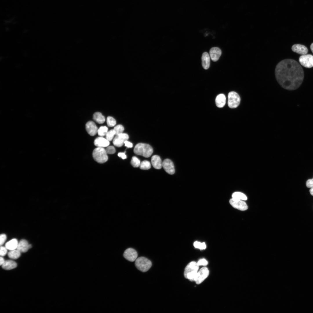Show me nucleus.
I'll return each mask as SVG.
<instances>
[{
    "instance_id": "1",
    "label": "nucleus",
    "mask_w": 313,
    "mask_h": 313,
    "mask_svg": "<svg viewBox=\"0 0 313 313\" xmlns=\"http://www.w3.org/2000/svg\"><path fill=\"white\" fill-rule=\"evenodd\" d=\"M276 79L283 88L294 90L301 85L304 77V71L300 64L292 59L281 60L276 65L275 69Z\"/></svg>"
},
{
    "instance_id": "2",
    "label": "nucleus",
    "mask_w": 313,
    "mask_h": 313,
    "mask_svg": "<svg viewBox=\"0 0 313 313\" xmlns=\"http://www.w3.org/2000/svg\"><path fill=\"white\" fill-rule=\"evenodd\" d=\"M134 152L137 155L148 158L152 155L153 150L152 147L149 145L140 143L135 145L134 149Z\"/></svg>"
},
{
    "instance_id": "3",
    "label": "nucleus",
    "mask_w": 313,
    "mask_h": 313,
    "mask_svg": "<svg viewBox=\"0 0 313 313\" xmlns=\"http://www.w3.org/2000/svg\"><path fill=\"white\" fill-rule=\"evenodd\" d=\"M199 268V265L194 261L190 263L186 267L184 272L185 277L190 281H194Z\"/></svg>"
},
{
    "instance_id": "4",
    "label": "nucleus",
    "mask_w": 313,
    "mask_h": 313,
    "mask_svg": "<svg viewBox=\"0 0 313 313\" xmlns=\"http://www.w3.org/2000/svg\"><path fill=\"white\" fill-rule=\"evenodd\" d=\"M135 264L138 270L142 272H145L151 268L152 263L147 258L141 256L137 258L135 261Z\"/></svg>"
},
{
    "instance_id": "5",
    "label": "nucleus",
    "mask_w": 313,
    "mask_h": 313,
    "mask_svg": "<svg viewBox=\"0 0 313 313\" xmlns=\"http://www.w3.org/2000/svg\"><path fill=\"white\" fill-rule=\"evenodd\" d=\"M106 150L103 148L98 147L94 149L92 155L94 160L97 162L103 163L106 162L108 157Z\"/></svg>"
},
{
    "instance_id": "6",
    "label": "nucleus",
    "mask_w": 313,
    "mask_h": 313,
    "mask_svg": "<svg viewBox=\"0 0 313 313\" xmlns=\"http://www.w3.org/2000/svg\"><path fill=\"white\" fill-rule=\"evenodd\" d=\"M228 105L231 108H235L239 105L240 97L239 94L234 91L229 92L228 95Z\"/></svg>"
},
{
    "instance_id": "7",
    "label": "nucleus",
    "mask_w": 313,
    "mask_h": 313,
    "mask_svg": "<svg viewBox=\"0 0 313 313\" xmlns=\"http://www.w3.org/2000/svg\"><path fill=\"white\" fill-rule=\"evenodd\" d=\"M299 61L301 64L305 68L313 67V56L311 54L302 55L299 58Z\"/></svg>"
},
{
    "instance_id": "8",
    "label": "nucleus",
    "mask_w": 313,
    "mask_h": 313,
    "mask_svg": "<svg viewBox=\"0 0 313 313\" xmlns=\"http://www.w3.org/2000/svg\"><path fill=\"white\" fill-rule=\"evenodd\" d=\"M209 274V271L208 268L205 267H203L197 272L194 279V281L196 284H199L207 278Z\"/></svg>"
},
{
    "instance_id": "9",
    "label": "nucleus",
    "mask_w": 313,
    "mask_h": 313,
    "mask_svg": "<svg viewBox=\"0 0 313 313\" xmlns=\"http://www.w3.org/2000/svg\"><path fill=\"white\" fill-rule=\"evenodd\" d=\"M230 203L234 208L240 210H245L248 208L246 203L242 200L232 198L230 200Z\"/></svg>"
},
{
    "instance_id": "10",
    "label": "nucleus",
    "mask_w": 313,
    "mask_h": 313,
    "mask_svg": "<svg viewBox=\"0 0 313 313\" xmlns=\"http://www.w3.org/2000/svg\"><path fill=\"white\" fill-rule=\"evenodd\" d=\"M128 135L127 134L123 133L119 134L116 135L114 139L113 144L117 147H121L124 144L125 141L128 140Z\"/></svg>"
},
{
    "instance_id": "11",
    "label": "nucleus",
    "mask_w": 313,
    "mask_h": 313,
    "mask_svg": "<svg viewBox=\"0 0 313 313\" xmlns=\"http://www.w3.org/2000/svg\"><path fill=\"white\" fill-rule=\"evenodd\" d=\"M123 256L124 258L130 262H133L136 260L138 256L137 251L134 249L129 248L126 249L124 252Z\"/></svg>"
},
{
    "instance_id": "12",
    "label": "nucleus",
    "mask_w": 313,
    "mask_h": 313,
    "mask_svg": "<svg viewBox=\"0 0 313 313\" xmlns=\"http://www.w3.org/2000/svg\"><path fill=\"white\" fill-rule=\"evenodd\" d=\"M162 166L164 170L170 174H174L175 172L173 162L169 159H165L162 162Z\"/></svg>"
},
{
    "instance_id": "13",
    "label": "nucleus",
    "mask_w": 313,
    "mask_h": 313,
    "mask_svg": "<svg viewBox=\"0 0 313 313\" xmlns=\"http://www.w3.org/2000/svg\"><path fill=\"white\" fill-rule=\"evenodd\" d=\"M85 128L88 133L91 136L95 135L97 133V127L95 123L92 121H88L86 123Z\"/></svg>"
},
{
    "instance_id": "14",
    "label": "nucleus",
    "mask_w": 313,
    "mask_h": 313,
    "mask_svg": "<svg viewBox=\"0 0 313 313\" xmlns=\"http://www.w3.org/2000/svg\"><path fill=\"white\" fill-rule=\"evenodd\" d=\"M292 50L294 52L302 55L306 54L308 52V49L305 46L300 44L293 45Z\"/></svg>"
},
{
    "instance_id": "15",
    "label": "nucleus",
    "mask_w": 313,
    "mask_h": 313,
    "mask_svg": "<svg viewBox=\"0 0 313 313\" xmlns=\"http://www.w3.org/2000/svg\"><path fill=\"white\" fill-rule=\"evenodd\" d=\"M221 54V50L218 47H213L210 50V57L214 61H216L218 60Z\"/></svg>"
},
{
    "instance_id": "16",
    "label": "nucleus",
    "mask_w": 313,
    "mask_h": 313,
    "mask_svg": "<svg viewBox=\"0 0 313 313\" xmlns=\"http://www.w3.org/2000/svg\"><path fill=\"white\" fill-rule=\"evenodd\" d=\"M31 247V245L29 244L27 240L23 239L21 240L18 243L17 249L21 252H27Z\"/></svg>"
},
{
    "instance_id": "17",
    "label": "nucleus",
    "mask_w": 313,
    "mask_h": 313,
    "mask_svg": "<svg viewBox=\"0 0 313 313\" xmlns=\"http://www.w3.org/2000/svg\"><path fill=\"white\" fill-rule=\"evenodd\" d=\"M94 144L98 147L104 148L108 146L109 145L110 143L109 141L106 139L101 137L95 139Z\"/></svg>"
},
{
    "instance_id": "18",
    "label": "nucleus",
    "mask_w": 313,
    "mask_h": 313,
    "mask_svg": "<svg viewBox=\"0 0 313 313\" xmlns=\"http://www.w3.org/2000/svg\"><path fill=\"white\" fill-rule=\"evenodd\" d=\"M201 60L203 68L205 70L208 69L210 64V57L208 53L206 52L203 53L202 56Z\"/></svg>"
},
{
    "instance_id": "19",
    "label": "nucleus",
    "mask_w": 313,
    "mask_h": 313,
    "mask_svg": "<svg viewBox=\"0 0 313 313\" xmlns=\"http://www.w3.org/2000/svg\"><path fill=\"white\" fill-rule=\"evenodd\" d=\"M151 161L152 165L155 168L157 169L161 168L162 166V163L161 158L159 156H153L151 158Z\"/></svg>"
},
{
    "instance_id": "20",
    "label": "nucleus",
    "mask_w": 313,
    "mask_h": 313,
    "mask_svg": "<svg viewBox=\"0 0 313 313\" xmlns=\"http://www.w3.org/2000/svg\"><path fill=\"white\" fill-rule=\"evenodd\" d=\"M226 101V99L224 94H221L218 95L215 99L216 105L219 108L223 107L225 105Z\"/></svg>"
},
{
    "instance_id": "21",
    "label": "nucleus",
    "mask_w": 313,
    "mask_h": 313,
    "mask_svg": "<svg viewBox=\"0 0 313 313\" xmlns=\"http://www.w3.org/2000/svg\"><path fill=\"white\" fill-rule=\"evenodd\" d=\"M2 266L3 269L9 270L16 268L17 266V264L13 260H8L5 261Z\"/></svg>"
},
{
    "instance_id": "22",
    "label": "nucleus",
    "mask_w": 313,
    "mask_h": 313,
    "mask_svg": "<svg viewBox=\"0 0 313 313\" xmlns=\"http://www.w3.org/2000/svg\"><path fill=\"white\" fill-rule=\"evenodd\" d=\"M18 244L17 240L14 239L7 242L6 244L5 247L9 250H13L17 249Z\"/></svg>"
},
{
    "instance_id": "23",
    "label": "nucleus",
    "mask_w": 313,
    "mask_h": 313,
    "mask_svg": "<svg viewBox=\"0 0 313 313\" xmlns=\"http://www.w3.org/2000/svg\"><path fill=\"white\" fill-rule=\"evenodd\" d=\"M93 119L97 123L102 124L104 123L105 119L104 117L100 112H97L94 113Z\"/></svg>"
},
{
    "instance_id": "24",
    "label": "nucleus",
    "mask_w": 313,
    "mask_h": 313,
    "mask_svg": "<svg viewBox=\"0 0 313 313\" xmlns=\"http://www.w3.org/2000/svg\"><path fill=\"white\" fill-rule=\"evenodd\" d=\"M21 252L17 249L10 250L8 253V257L12 259H17L21 256Z\"/></svg>"
},
{
    "instance_id": "25",
    "label": "nucleus",
    "mask_w": 313,
    "mask_h": 313,
    "mask_svg": "<svg viewBox=\"0 0 313 313\" xmlns=\"http://www.w3.org/2000/svg\"><path fill=\"white\" fill-rule=\"evenodd\" d=\"M232 198L241 200H246L247 198L246 196L244 194L239 192H234L232 195Z\"/></svg>"
},
{
    "instance_id": "26",
    "label": "nucleus",
    "mask_w": 313,
    "mask_h": 313,
    "mask_svg": "<svg viewBox=\"0 0 313 313\" xmlns=\"http://www.w3.org/2000/svg\"><path fill=\"white\" fill-rule=\"evenodd\" d=\"M139 167L142 170H148L151 168V164L149 161L145 160L141 163Z\"/></svg>"
},
{
    "instance_id": "27",
    "label": "nucleus",
    "mask_w": 313,
    "mask_h": 313,
    "mask_svg": "<svg viewBox=\"0 0 313 313\" xmlns=\"http://www.w3.org/2000/svg\"><path fill=\"white\" fill-rule=\"evenodd\" d=\"M108 132V128L105 126H101L98 129L97 133L98 135L101 137L105 135Z\"/></svg>"
},
{
    "instance_id": "28",
    "label": "nucleus",
    "mask_w": 313,
    "mask_h": 313,
    "mask_svg": "<svg viewBox=\"0 0 313 313\" xmlns=\"http://www.w3.org/2000/svg\"><path fill=\"white\" fill-rule=\"evenodd\" d=\"M130 163L132 166L134 168L139 167L141 163L140 160L135 156L132 157Z\"/></svg>"
},
{
    "instance_id": "29",
    "label": "nucleus",
    "mask_w": 313,
    "mask_h": 313,
    "mask_svg": "<svg viewBox=\"0 0 313 313\" xmlns=\"http://www.w3.org/2000/svg\"><path fill=\"white\" fill-rule=\"evenodd\" d=\"M116 120L113 117L109 116L107 118V123L109 127H112L116 125Z\"/></svg>"
},
{
    "instance_id": "30",
    "label": "nucleus",
    "mask_w": 313,
    "mask_h": 313,
    "mask_svg": "<svg viewBox=\"0 0 313 313\" xmlns=\"http://www.w3.org/2000/svg\"><path fill=\"white\" fill-rule=\"evenodd\" d=\"M115 135V132L114 129L108 131L106 134V139L109 141H111L113 139Z\"/></svg>"
},
{
    "instance_id": "31",
    "label": "nucleus",
    "mask_w": 313,
    "mask_h": 313,
    "mask_svg": "<svg viewBox=\"0 0 313 313\" xmlns=\"http://www.w3.org/2000/svg\"><path fill=\"white\" fill-rule=\"evenodd\" d=\"M115 134V135L123 133L124 130L123 127L121 125H118L115 126L113 129Z\"/></svg>"
},
{
    "instance_id": "32",
    "label": "nucleus",
    "mask_w": 313,
    "mask_h": 313,
    "mask_svg": "<svg viewBox=\"0 0 313 313\" xmlns=\"http://www.w3.org/2000/svg\"><path fill=\"white\" fill-rule=\"evenodd\" d=\"M194 245L195 248L201 250L205 249L206 248V245L204 242L201 243L199 242L196 241L194 243Z\"/></svg>"
},
{
    "instance_id": "33",
    "label": "nucleus",
    "mask_w": 313,
    "mask_h": 313,
    "mask_svg": "<svg viewBox=\"0 0 313 313\" xmlns=\"http://www.w3.org/2000/svg\"><path fill=\"white\" fill-rule=\"evenodd\" d=\"M105 150L107 153L109 154H113L116 152L115 148L112 146H108Z\"/></svg>"
},
{
    "instance_id": "34",
    "label": "nucleus",
    "mask_w": 313,
    "mask_h": 313,
    "mask_svg": "<svg viewBox=\"0 0 313 313\" xmlns=\"http://www.w3.org/2000/svg\"><path fill=\"white\" fill-rule=\"evenodd\" d=\"M7 238L6 235L5 234H1L0 236V245H3L6 241Z\"/></svg>"
},
{
    "instance_id": "35",
    "label": "nucleus",
    "mask_w": 313,
    "mask_h": 313,
    "mask_svg": "<svg viewBox=\"0 0 313 313\" xmlns=\"http://www.w3.org/2000/svg\"><path fill=\"white\" fill-rule=\"evenodd\" d=\"M7 249L6 247L1 246L0 247V255L2 256L5 255L7 252Z\"/></svg>"
},
{
    "instance_id": "36",
    "label": "nucleus",
    "mask_w": 313,
    "mask_h": 313,
    "mask_svg": "<svg viewBox=\"0 0 313 313\" xmlns=\"http://www.w3.org/2000/svg\"><path fill=\"white\" fill-rule=\"evenodd\" d=\"M208 261L204 259L199 260L197 263L199 266H206L208 264Z\"/></svg>"
},
{
    "instance_id": "37",
    "label": "nucleus",
    "mask_w": 313,
    "mask_h": 313,
    "mask_svg": "<svg viewBox=\"0 0 313 313\" xmlns=\"http://www.w3.org/2000/svg\"><path fill=\"white\" fill-rule=\"evenodd\" d=\"M306 185L307 188H310L313 186V178L309 179L306 181Z\"/></svg>"
},
{
    "instance_id": "38",
    "label": "nucleus",
    "mask_w": 313,
    "mask_h": 313,
    "mask_svg": "<svg viewBox=\"0 0 313 313\" xmlns=\"http://www.w3.org/2000/svg\"><path fill=\"white\" fill-rule=\"evenodd\" d=\"M124 144L125 146L128 148H132L133 146L132 144L130 142L128 141L127 140L125 141Z\"/></svg>"
},
{
    "instance_id": "39",
    "label": "nucleus",
    "mask_w": 313,
    "mask_h": 313,
    "mask_svg": "<svg viewBox=\"0 0 313 313\" xmlns=\"http://www.w3.org/2000/svg\"><path fill=\"white\" fill-rule=\"evenodd\" d=\"M118 155L119 157H121L123 159H125L126 158V156L125 153L119 152L118 154Z\"/></svg>"
},
{
    "instance_id": "40",
    "label": "nucleus",
    "mask_w": 313,
    "mask_h": 313,
    "mask_svg": "<svg viewBox=\"0 0 313 313\" xmlns=\"http://www.w3.org/2000/svg\"><path fill=\"white\" fill-rule=\"evenodd\" d=\"M5 261H4V259L2 257H0V264L1 265H2L4 263Z\"/></svg>"
},
{
    "instance_id": "41",
    "label": "nucleus",
    "mask_w": 313,
    "mask_h": 313,
    "mask_svg": "<svg viewBox=\"0 0 313 313\" xmlns=\"http://www.w3.org/2000/svg\"><path fill=\"white\" fill-rule=\"evenodd\" d=\"M310 192L311 195L313 196V186L310 188Z\"/></svg>"
},
{
    "instance_id": "42",
    "label": "nucleus",
    "mask_w": 313,
    "mask_h": 313,
    "mask_svg": "<svg viewBox=\"0 0 313 313\" xmlns=\"http://www.w3.org/2000/svg\"><path fill=\"white\" fill-rule=\"evenodd\" d=\"M310 49L313 53V43H312L310 46Z\"/></svg>"
}]
</instances>
